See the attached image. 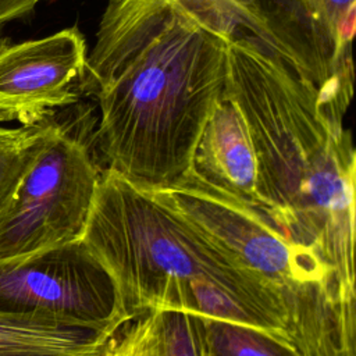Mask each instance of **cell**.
I'll return each instance as SVG.
<instances>
[{"label":"cell","instance_id":"1","mask_svg":"<svg viewBox=\"0 0 356 356\" xmlns=\"http://www.w3.org/2000/svg\"><path fill=\"white\" fill-rule=\"evenodd\" d=\"M235 35L182 0H108L78 85L97 100L93 142L107 170L150 191L185 177Z\"/></svg>","mask_w":356,"mask_h":356},{"label":"cell","instance_id":"2","mask_svg":"<svg viewBox=\"0 0 356 356\" xmlns=\"http://www.w3.org/2000/svg\"><path fill=\"white\" fill-rule=\"evenodd\" d=\"M225 95L241 110L259 165V196L289 239L312 250L356 300V152L318 90L259 39L236 33Z\"/></svg>","mask_w":356,"mask_h":356},{"label":"cell","instance_id":"3","mask_svg":"<svg viewBox=\"0 0 356 356\" xmlns=\"http://www.w3.org/2000/svg\"><path fill=\"white\" fill-rule=\"evenodd\" d=\"M81 239L132 320L177 310L189 285L213 284L286 331L282 306L263 281L181 211L111 170L102 171Z\"/></svg>","mask_w":356,"mask_h":356},{"label":"cell","instance_id":"4","mask_svg":"<svg viewBox=\"0 0 356 356\" xmlns=\"http://www.w3.org/2000/svg\"><path fill=\"white\" fill-rule=\"evenodd\" d=\"M150 191V189H147ZM227 249L277 296L303 356H356V300L312 250L295 243L261 206L241 202L191 170L150 191Z\"/></svg>","mask_w":356,"mask_h":356},{"label":"cell","instance_id":"5","mask_svg":"<svg viewBox=\"0 0 356 356\" xmlns=\"http://www.w3.org/2000/svg\"><path fill=\"white\" fill-rule=\"evenodd\" d=\"M39 125L32 160L0 216V260L81 239L100 182L83 118L56 111Z\"/></svg>","mask_w":356,"mask_h":356},{"label":"cell","instance_id":"6","mask_svg":"<svg viewBox=\"0 0 356 356\" xmlns=\"http://www.w3.org/2000/svg\"><path fill=\"white\" fill-rule=\"evenodd\" d=\"M0 313L42 324L121 331L132 317L82 239L0 260Z\"/></svg>","mask_w":356,"mask_h":356},{"label":"cell","instance_id":"7","mask_svg":"<svg viewBox=\"0 0 356 356\" xmlns=\"http://www.w3.org/2000/svg\"><path fill=\"white\" fill-rule=\"evenodd\" d=\"M86 56L76 26L18 43L0 40V122L29 127L75 104Z\"/></svg>","mask_w":356,"mask_h":356},{"label":"cell","instance_id":"8","mask_svg":"<svg viewBox=\"0 0 356 356\" xmlns=\"http://www.w3.org/2000/svg\"><path fill=\"white\" fill-rule=\"evenodd\" d=\"M264 44L318 90L321 103L343 120L353 95V78L339 67L332 46L305 0H243Z\"/></svg>","mask_w":356,"mask_h":356},{"label":"cell","instance_id":"9","mask_svg":"<svg viewBox=\"0 0 356 356\" xmlns=\"http://www.w3.org/2000/svg\"><path fill=\"white\" fill-rule=\"evenodd\" d=\"M191 171L232 197L261 206L259 165L248 124L224 95L216 103L196 143Z\"/></svg>","mask_w":356,"mask_h":356},{"label":"cell","instance_id":"10","mask_svg":"<svg viewBox=\"0 0 356 356\" xmlns=\"http://www.w3.org/2000/svg\"><path fill=\"white\" fill-rule=\"evenodd\" d=\"M117 332L50 325L0 313V356H96Z\"/></svg>","mask_w":356,"mask_h":356},{"label":"cell","instance_id":"11","mask_svg":"<svg viewBox=\"0 0 356 356\" xmlns=\"http://www.w3.org/2000/svg\"><path fill=\"white\" fill-rule=\"evenodd\" d=\"M147 356H209L203 318L184 310L150 312Z\"/></svg>","mask_w":356,"mask_h":356},{"label":"cell","instance_id":"12","mask_svg":"<svg viewBox=\"0 0 356 356\" xmlns=\"http://www.w3.org/2000/svg\"><path fill=\"white\" fill-rule=\"evenodd\" d=\"M202 318L209 356H303L259 328L221 318Z\"/></svg>","mask_w":356,"mask_h":356},{"label":"cell","instance_id":"13","mask_svg":"<svg viewBox=\"0 0 356 356\" xmlns=\"http://www.w3.org/2000/svg\"><path fill=\"white\" fill-rule=\"evenodd\" d=\"M334 49L341 70L353 78L352 43L356 25V0H305Z\"/></svg>","mask_w":356,"mask_h":356},{"label":"cell","instance_id":"14","mask_svg":"<svg viewBox=\"0 0 356 356\" xmlns=\"http://www.w3.org/2000/svg\"><path fill=\"white\" fill-rule=\"evenodd\" d=\"M40 125L7 128L0 125V216L35 153Z\"/></svg>","mask_w":356,"mask_h":356},{"label":"cell","instance_id":"15","mask_svg":"<svg viewBox=\"0 0 356 356\" xmlns=\"http://www.w3.org/2000/svg\"><path fill=\"white\" fill-rule=\"evenodd\" d=\"M216 17L235 33L261 39L260 29L243 0H182Z\"/></svg>","mask_w":356,"mask_h":356},{"label":"cell","instance_id":"16","mask_svg":"<svg viewBox=\"0 0 356 356\" xmlns=\"http://www.w3.org/2000/svg\"><path fill=\"white\" fill-rule=\"evenodd\" d=\"M150 332V314L138 318L120 335L110 338L96 356H147V341Z\"/></svg>","mask_w":356,"mask_h":356},{"label":"cell","instance_id":"17","mask_svg":"<svg viewBox=\"0 0 356 356\" xmlns=\"http://www.w3.org/2000/svg\"><path fill=\"white\" fill-rule=\"evenodd\" d=\"M40 1L43 0H0V26L29 14Z\"/></svg>","mask_w":356,"mask_h":356}]
</instances>
